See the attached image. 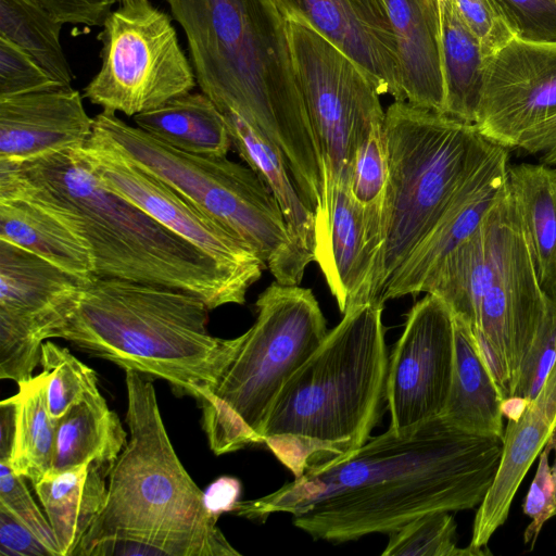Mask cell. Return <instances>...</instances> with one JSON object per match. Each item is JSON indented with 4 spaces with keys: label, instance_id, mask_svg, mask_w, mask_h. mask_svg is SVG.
<instances>
[{
    "label": "cell",
    "instance_id": "1",
    "mask_svg": "<svg viewBox=\"0 0 556 556\" xmlns=\"http://www.w3.org/2000/svg\"><path fill=\"white\" fill-rule=\"evenodd\" d=\"M503 441L435 417L400 435L370 437L349 458L312 466L235 515L264 522L286 513L314 540L342 543L391 533L419 516L479 506L490 490Z\"/></svg>",
    "mask_w": 556,
    "mask_h": 556
},
{
    "label": "cell",
    "instance_id": "2",
    "mask_svg": "<svg viewBox=\"0 0 556 556\" xmlns=\"http://www.w3.org/2000/svg\"><path fill=\"white\" fill-rule=\"evenodd\" d=\"M181 26L197 84L283 154L306 205L325 210L326 170L273 0H165Z\"/></svg>",
    "mask_w": 556,
    "mask_h": 556
},
{
    "label": "cell",
    "instance_id": "3",
    "mask_svg": "<svg viewBox=\"0 0 556 556\" xmlns=\"http://www.w3.org/2000/svg\"><path fill=\"white\" fill-rule=\"evenodd\" d=\"M0 187L37 201L89 244L94 276L190 292L210 309L245 303L252 285L103 185L80 149L0 162Z\"/></svg>",
    "mask_w": 556,
    "mask_h": 556
},
{
    "label": "cell",
    "instance_id": "4",
    "mask_svg": "<svg viewBox=\"0 0 556 556\" xmlns=\"http://www.w3.org/2000/svg\"><path fill=\"white\" fill-rule=\"evenodd\" d=\"M383 307L371 301L349 307L269 410L263 444L294 478L349 458L380 419L389 367Z\"/></svg>",
    "mask_w": 556,
    "mask_h": 556
},
{
    "label": "cell",
    "instance_id": "5",
    "mask_svg": "<svg viewBox=\"0 0 556 556\" xmlns=\"http://www.w3.org/2000/svg\"><path fill=\"white\" fill-rule=\"evenodd\" d=\"M208 311L184 290L93 276L50 339H64L124 370L164 379L176 393L199 400L215 386L240 341L212 336Z\"/></svg>",
    "mask_w": 556,
    "mask_h": 556
},
{
    "label": "cell",
    "instance_id": "6",
    "mask_svg": "<svg viewBox=\"0 0 556 556\" xmlns=\"http://www.w3.org/2000/svg\"><path fill=\"white\" fill-rule=\"evenodd\" d=\"M125 383L130 440L109 475L105 506L73 556H94L116 542L140 543L166 556L240 555L179 460L151 380L126 369Z\"/></svg>",
    "mask_w": 556,
    "mask_h": 556
},
{
    "label": "cell",
    "instance_id": "7",
    "mask_svg": "<svg viewBox=\"0 0 556 556\" xmlns=\"http://www.w3.org/2000/svg\"><path fill=\"white\" fill-rule=\"evenodd\" d=\"M389 155L383 242L369 301L381 296L394 273L452 205L468 181L502 148L476 126L394 101L386 111Z\"/></svg>",
    "mask_w": 556,
    "mask_h": 556
},
{
    "label": "cell",
    "instance_id": "8",
    "mask_svg": "<svg viewBox=\"0 0 556 556\" xmlns=\"http://www.w3.org/2000/svg\"><path fill=\"white\" fill-rule=\"evenodd\" d=\"M91 137L242 239L277 282L300 285L314 255L294 238L273 193L248 165L177 150L106 111L93 117Z\"/></svg>",
    "mask_w": 556,
    "mask_h": 556
},
{
    "label": "cell",
    "instance_id": "9",
    "mask_svg": "<svg viewBox=\"0 0 556 556\" xmlns=\"http://www.w3.org/2000/svg\"><path fill=\"white\" fill-rule=\"evenodd\" d=\"M255 307L256 319L239 336L219 379L197 400L216 455L263 444L262 431L277 396L328 333L316 296L299 285L273 282Z\"/></svg>",
    "mask_w": 556,
    "mask_h": 556
},
{
    "label": "cell",
    "instance_id": "10",
    "mask_svg": "<svg viewBox=\"0 0 556 556\" xmlns=\"http://www.w3.org/2000/svg\"><path fill=\"white\" fill-rule=\"evenodd\" d=\"M102 27L101 67L83 94L90 103L134 117L195 87L193 67L167 13L152 4L118 7Z\"/></svg>",
    "mask_w": 556,
    "mask_h": 556
},
{
    "label": "cell",
    "instance_id": "11",
    "mask_svg": "<svg viewBox=\"0 0 556 556\" xmlns=\"http://www.w3.org/2000/svg\"><path fill=\"white\" fill-rule=\"evenodd\" d=\"M293 70L321 151L327 200L349 187L359 141L384 119L380 94L365 73L309 25L286 18Z\"/></svg>",
    "mask_w": 556,
    "mask_h": 556
},
{
    "label": "cell",
    "instance_id": "12",
    "mask_svg": "<svg viewBox=\"0 0 556 556\" xmlns=\"http://www.w3.org/2000/svg\"><path fill=\"white\" fill-rule=\"evenodd\" d=\"M494 267L470 328L504 400L510 399L521 365L542 325L547 296L508 184L496 204Z\"/></svg>",
    "mask_w": 556,
    "mask_h": 556
},
{
    "label": "cell",
    "instance_id": "13",
    "mask_svg": "<svg viewBox=\"0 0 556 556\" xmlns=\"http://www.w3.org/2000/svg\"><path fill=\"white\" fill-rule=\"evenodd\" d=\"M87 280L0 240V378L31 379L41 345L73 312Z\"/></svg>",
    "mask_w": 556,
    "mask_h": 556
},
{
    "label": "cell",
    "instance_id": "14",
    "mask_svg": "<svg viewBox=\"0 0 556 556\" xmlns=\"http://www.w3.org/2000/svg\"><path fill=\"white\" fill-rule=\"evenodd\" d=\"M453 361V314L441 299L426 293L408 312L404 330L389 355V428L405 435L441 416Z\"/></svg>",
    "mask_w": 556,
    "mask_h": 556
},
{
    "label": "cell",
    "instance_id": "15",
    "mask_svg": "<svg viewBox=\"0 0 556 556\" xmlns=\"http://www.w3.org/2000/svg\"><path fill=\"white\" fill-rule=\"evenodd\" d=\"M81 152L105 187L250 285L255 283L267 269L263 260L242 239L114 149L90 137Z\"/></svg>",
    "mask_w": 556,
    "mask_h": 556
},
{
    "label": "cell",
    "instance_id": "16",
    "mask_svg": "<svg viewBox=\"0 0 556 556\" xmlns=\"http://www.w3.org/2000/svg\"><path fill=\"white\" fill-rule=\"evenodd\" d=\"M556 113V42L510 40L484 61L475 126L506 149Z\"/></svg>",
    "mask_w": 556,
    "mask_h": 556
},
{
    "label": "cell",
    "instance_id": "17",
    "mask_svg": "<svg viewBox=\"0 0 556 556\" xmlns=\"http://www.w3.org/2000/svg\"><path fill=\"white\" fill-rule=\"evenodd\" d=\"M349 56L379 94L405 102L396 38L383 0H273Z\"/></svg>",
    "mask_w": 556,
    "mask_h": 556
},
{
    "label": "cell",
    "instance_id": "18",
    "mask_svg": "<svg viewBox=\"0 0 556 556\" xmlns=\"http://www.w3.org/2000/svg\"><path fill=\"white\" fill-rule=\"evenodd\" d=\"M92 129L72 86L0 98V162L18 165L84 148Z\"/></svg>",
    "mask_w": 556,
    "mask_h": 556
},
{
    "label": "cell",
    "instance_id": "19",
    "mask_svg": "<svg viewBox=\"0 0 556 556\" xmlns=\"http://www.w3.org/2000/svg\"><path fill=\"white\" fill-rule=\"evenodd\" d=\"M508 152L502 148L468 181L438 223L394 273L381 301L418 295L430 271L467 239L502 197Z\"/></svg>",
    "mask_w": 556,
    "mask_h": 556
},
{
    "label": "cell",
    "instance_id": "20",
    "mask_svg": "<svg viewBox=\"0 0 556 556\" xmlns=\"http://www.w3.org/2000/svg\"><path fill=\"white\" fill-rule=\"evenodd\" d=\"M556 429V359L536 396L507 418L494 481L478 506L470 546L482 549L507 520L528 470Z\"/></svg>",
    "mask_w": 556,
    "mask_h": 556
},
{
    "label": "cell",
    "instance_id": "21",
    "mask_svg": "<svg viewBox=\"0 0 556 556\" xmlns=\"http://www.w3.org/2000/svg\"><path fill=\"white\" fill-rule=\"evenodd\" d=\"M396 38L405 102L444 114L438 0H383Z\"/></svg>",
    "mask_w": 556,
    "mask_h": 556
},
{
    "label": "cell",
    "instance_id": "22",
    "mask_svg": "<svg viewBox=\"0 0 556 556\" xmlns=\"http://www.w3.org/2000/svg\"><path fill=\"white\" fill-rule=\"evenodd\" d=\"M0 240L89 280L94 261L88 242L31 198L0 187Z\"/></svg>",
    "mask_w": 556,
    "mask_h": 556
},
{
    "label": "cell",
    "instance_id": "23",
    "mask_svg": "<svg viewBox=\"0 0 556 556\" xmlns=\"http://www.w3.org/2000/svg\"><path fill=\"white\" fill-rule=\"evenodd\" d=\"M504 403L470 328L454 317L453 371L441 417L466 432L503 440Z\"/></svg>",
    "mask_w": 556,
    "mask_h": 556
},
{
    "label": "cell",
    "instance_id": "24",
    "mask_svg": "<svg viewBox=\"0 0 556 556\" xmlns=\"http://www.w3.org/2000/svg\"><path fill=\"white\" fill-rule=\"evenodd\" d=\"M110 472L96 463L48 472L34 488L52 527L61 556L74 551L102 513Z\"/></svg>",
    "mask_w": 556,
    "mask_h": 556
},
{
    "label": "cell",
    "instance_id": "25",
    "mask_svg": "<svg viewBox=\"0 0 556 556\" xmlns=\"http://www.w3.org/2000/svg\"><path fill=\"white\" fill-rule=\"evenodd\" d=\"M127 444L117 414L100 391L86 395L55 420V451L49 472L96 463L111 472Z\"/></svg>",
    "mask_w": 556,
    "mask_h": 556
},
{
    "label": "cell",
    "instance_id": "26",
    "mask_svg": "<svg viewBox=\"0 0 556 556\" xmlns=\"http://www.w3.org/2000/svg\"><path fill=\"white\" fill-rule=\"evenodd\" d=\"M507 184L547 295L556 294V169L545 164L509 165Z\"/></svg>",
    "mask_w": 556,
    "mask_h": 556
},
{
    "label": "cell",
    "instance_id": "27",
    "mask_svg": "<svg viewBox=\"0 0 556 556\" xmlns=\"http://www.w3.org/2000/svg\"><path fill=\"white\" fill-rule=\"evenodd\" d=\"M340 312L369 301L372 263L368 255L363 216L349 187L331 197L329 254L323 270Z\"/></svg>",
    "mask_w": 556,
    "mask_h": 556
},
{
    "label": "cell",
    "instance_id": "28",
    "mask_svg": "<svg viewBox=\"0 0 556 556\" xmlns=\"http://www.w3.org/2000/svg\"><path fill=\"white\" fill-rule=\"evenodd\" d=\"M132 118L151 137L187 153L227 156L232 146L222 113L202 91L175 97Z\"/></svg>",
    "mask_w": 556,
    "mask_h": 556
},
{
    "label": "cell",
    "instance_id": "29",
    "mask_svg": "<svg viewBox=\"0 0 556 556\" xmlns=\"http://www.w3.org/2000/svg\"><path fill=\"white\" fill-rule=\"evenodd\" d=\"M222 115L237 153L270 190L298 242L314 255L315 214L304 202L283 154L269 139L239 116L229 112Z\"/></svg>",
    "mask_w": 556,
    "mask_h": 556
},
{
    "label": "cell",
    "instance_id": "30",
    "mask_svg": "<svg viewBox=\"0 0 556 556\" xmlns=\"http://www.w3.org/2000/svg\"><path fill=\"white\" fill-rule=\"evenodd\" d=\"M438 3L445 87L444 114L475 124L484 64L481 49L454 0H438Z\"/></svg>",
    "mask_w": 556,
    "mask_h": 556
},
{
    "label": "cell",
    "instance_id": "31",
    "mask_svg": "<svg viewBox=\"0 0 556 556\" xmlns=\"http://www.w3.org/2000/svg\"><path fill=\"white\" fill-rule=\"evenodd\" d=\"M18 386L10 400L15 408L10 459L15 473L36 484L53 465L55 421L47 403V375L41 371Z\"/></svg>",
    "mask_w": 556,
    "mask_h": 556
},
{
    "label": "cell",
    "instance_id": "32",
    "mask_svg": "<svg viewBox=\"0 0 556 556\" xmlns=\"http://www.w3.org/2000/svg\"><path fill=\"white\" fill-rule=\"evenodd\" d=\"M388 180L389 155L383 119L376 123L359 141L353 156L349 181L350 193L362 212L372 274L383 242Z\"/></svg>",
    "mask_w": 556,
    "mask_h": 556
},
{
    "label": "cell",
    "instance_id": "33",
    "mask_svg": "<svg viewBox=\"0 0 556 556\" xmlns=\"http://www.w3.org/2000/svg\"><path fill=\"white\" fill-rule=\"evenodd\" d=\"M62 27L34 0H0V37L29 54L56 81L72 86L74 74L60 40Z\"/></svg>",
    "mask_w": 556,
    "mask_h": 556
},
{
    "label": "cell",
    "instance_id": "34",
    "mask_svg": "<svg viewBox=\"0 0 556 556\" xmlns=\"http://www.w3.org/2000/svg\"><path fill=\"white\" fill-rule=\"evenodd\" d=\"M40 365L47 375V403L54 421L86 395L99 391L96 371L52 341L42 343Z\"/></svg>",
    "mask_w": 556,
    "mask_h": 556
},
{
    "label": "cell",
    "instance_id": "35",
    "mask_svg": "<svg viewBox=\"0 0 556 556\" xmlns=\"http://www.w3.org/2000/svg\"><path fill=\"white\" fill-rule=\"evenodd\" d=\"M488 552L456 545V523L450 511L417 517L389 533L383 556H477Z\"/></svg>",
    "mask_w": 556,
    "mask_h": 556
},
{
    "label": "cell",
    "instance_id": "36",
    "mask_svg": "<svg viewBox=\"0 0 556 556\" xmlns=\"http://www.w3.org/2000/svg\"><path fill=\"white\" fill-rule=\"evenodd\" d=\"M544 319L521 365L510 399L520 404L532 401L556 359V294L547 295Z\"/></svg>",
    "mask_w": 556,
    "mask_h": 556
},
{
    "label": "cell",
    "instance_id": "37",
    "mask_svg": "<svg viewBox=\"0 0 556 556\" xmlns=\"http://www.w3.org/2000/svg\"><path fill=\"white\" fill-rule=\"evenodd\" d=\"M539 464L523 501V514L531 520L523 543L533 549L543 526L556 516V429L541 450Z\"/></svg>",
    "mask_w": 556,
    "mask_h": 556
},
{
    "label": "cell",
    "instance_id": "38",
    "mask_svg": "<svg viewBox=\"0 0 556 556\" xmlns=\"http://www.w3.org/2000/svg\"><path fill=\"white\" fill-rule=\"evenodd\" d=\"M0 507L24 523L53 556H61L48 518L30 495L25 478L15 473L8 460H0Z\"/></svg>",
    "mask_w": 556,
    "mask_h": 556
},
{
    "label": "cell",
    "instance_id": "39",
    "mask_svg": "<svg viewBox=\"0 0 556 556\" xmlns=\"http://www.w3.org/2000/svg\"><path fill=\"white\" fill-rule=\"evenodd\" d=\"M61 86L29 54L0 37V98Z\"/></svg>",
    "mask_w": 556,
    "mask_h": 556
},
{
    "label": "cell",
    "instance_id": "40",
    "mask_svg": "<svg viewBox=\"0 0 556 556\" xmlns=\"http://www.w3.org/2000/svg\"><path fill=\"white\" fill-rule=\"evenodd\" d=\"M516 38L556 42V0H494Z\"/></svg>",
    "mask_w": 556,
    "mask_h": 556
},
{
    "label": "cell",
    "instance_id": "41",
    "mask_svg": "<svg viewBox=\"0 0 556 556\" xmlns=\"http://www.w3.org/2000/svg\"><path fill=\"white\" fill-rule=\"evenodd\" d=\"M454 2L462 18L479 42L483 62L515 38L494 0H454Z\"/></svg>",
    "mask_w": 556,
    "mask_h": 556
},
{
    "label": "cell",
    "instance_id": "42",
    "mask_svg": "<svg viewBox=\"0 0 556 556\" xmlns=\"http://www.w3.org/2000/svg\"><path fill=\"white\" fill-rule=\"evenodd\" d=\"M64 24L102 26L117 0H34Z\"/></svg>",
    "mask_w": 556,
    "mask_h": 556
},
{
    "label": "cell",
    "instance_id": "43",
    "mask_svg": "<svg viewBox=\"0 0 556 556\" xmlns=\"http://www.w3.org/2000/svg\"><path fill=\"white\" fill-rule=\"evenodd\" d=\"M0 555L53 556L24 523L2 507H0Z\"/></svg>",
    "mask_w": 556,
    "mask_h": 556
},
{
    "label": "cell",
    "instance_id": "44",
    "mask_svg": "<svg viewBox=\"0 0 556 556\" xmlns=\"http://www.w3.org/2000/svg\"><path fill=\"white\" fill-rule=\"evenodd\" d=\"M516 148L540 156L542 164L556 166V113L523 132Z\"/></svg>",
    "mask_w": 556,
    "mask_h": 556
},
{
    "label": "cell",
    "instance_id": "45",
    "mask_svg": "<svg viewBox=\"0 0 556 556\" xmlns=\"http://www.w3.org/2000/svg\"><path fill=\"white\" fill-rule=\"evenodd\" d=\"M241 482L229 476H223L213 481L203 492V502L207 511L216 517L232 513L239 503Z\"/></svg>",
    "mask_w": 556,
    "mask_h": 556
},
{
    "label": "cell",
    "instance_id": "46",
    "mask_svg": "<svg viewBox=\"0 0 556 556\" xmlns=\"http://www.w3.org/2000/svg\"><path fill=\"white\" fill-rule=\"evenodd\" d=\"M15 408L13 402L5 399L0 404V460H9L14 435Z\"/></svg>",
    "mask_w": 556,
    "mask_h": 556
},
{
    "label": "cell",
    "instance_id": "47",
    "mask_svg": "<svg viewBox=\"0 0 556 556\" xmlns=\"http://www.w3.org/2000/svg\"><path fill=\"white\" fill-rule=\"evenodd\" d=\"M119 7L134 8L151 4L149 0H117Z\"/></svg>",
    "mask_w": 556,
    "mask_h": 556
}]
</instances>
